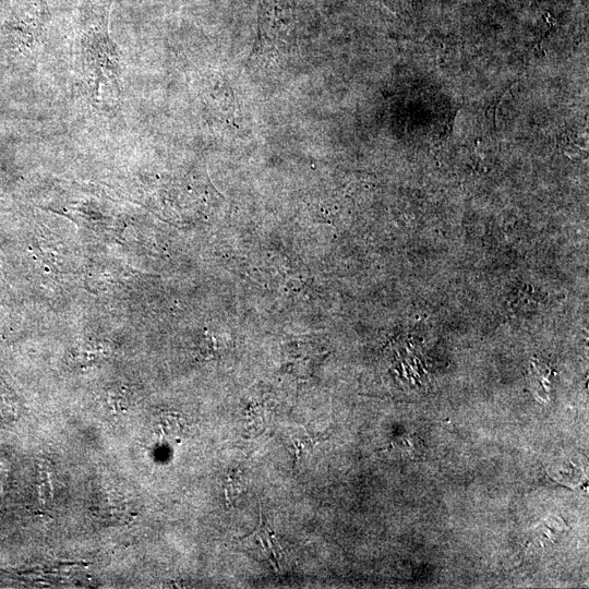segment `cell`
<instances>
[{
  "label": "cell",
  "instance_id": "7a4b0ae2",
  "mask_svg": "<svg viewBox=\"0 0 589 589\" xmlns=\"http://www.w3.org/2000/svg\"><path fill=\"white\" fill-rule=\"evenodd\" d=\"M107 34L100 35L97 41L91 40L83 47V63L99 87L103 80H116L118 71V53Z\"/></svg>",
  "mask_w": 589,
  "mask_h": 589
},
{
  "label": "cell",
  "instance_id": "6da1fadb",
  "mask_svg": "<svg viewBox=\"0 0 589 589\" xmlns=\"http://www.w3.org/2000/svg\"><path fill=\"white\" fill-rule=\"evenodd\" d=\"M257 31L252 59L276 61L294 46V19L280 0H260Z\"/></svg>",
  "mask_w": 589,
  "mask_h": 589
}]
</instances>
